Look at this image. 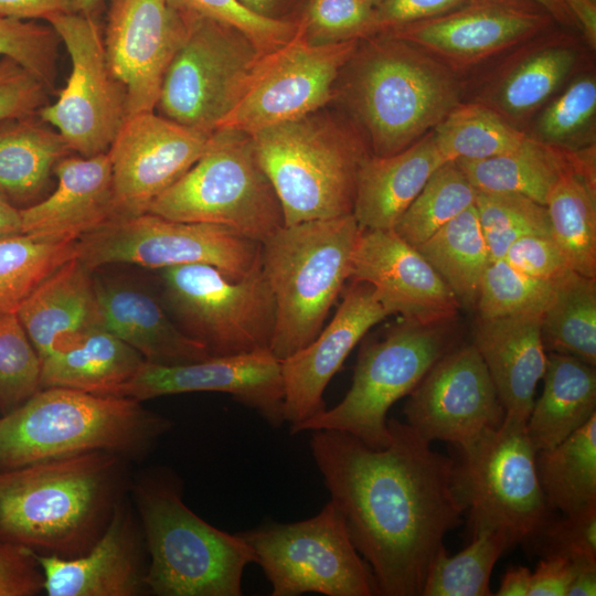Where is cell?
Here are the masks:
<instances>
[{
	"label": "cell",
	"instance_id": "12",
	"mask_svg": "<svg viewBox=\"0 0 596 596\" xmlns=\"http://www.w3.org/2000/svg\"><path fill=\"white\" fill-rule=\"evenodd\" d=\"M237 534L252 547L273 596L377 595L372 571L331 500L312 518L290 523L268 521Z\"/></svg>",
	"mask_w": 596,
	"mask_h": 596
},
{
	"label": "cell",
	"instance_id": "8",
	"mask_svg": "<svg viewBox=\"0 0 596 596\" xmlns=\"http://www.w3.org/2000/svg\"><path fill=\"white\" fill-rule=\"evenodd\" d=\"M359 64L352 100L376 156L398 152L458 105L459 87L438 63L390 36Z\"/></svg>",
	"mask_w": 596,
	"mask_h": 596
},
{
	"label": "cell",
	"instance_id": "5",
	"mask_svg": "<svg viewBox=\"0 0 596 596\" xmlns=\"http://www.w3.org/2000/svg\"><path fill=\"white\" fill-rule=\"evenodd\" d=\"M353 214L284 225L260 243V264L275 301L270 352L283 361L320 333L350 278L361 233Z\"/></svg>",
	"mask_w": 596,
	"mask_h": 596
},
{
	"label": "cell",
	"instance_id": "4",
	"mask_svg": "<svg viewBox=\"0 0 596 596\" xmlns=\"http://www.w3.org/2000/svg\"><path fill=\"white\" fill-rule=\"evenodd\" d=\"M134 496L149 565L147 592L158 596H241L252 547L205 522L182 498L181 480L161 469L142 477Z\"/></svg>",
	"mask_w": 596,
	"mask_h": 596
},
{
	"label": "cell",
	"instance_id": "47",
	"mask_svg": "<svg viewBox=\"0 0 596 596\" xmlns=\"http://www.w3.org/2000/svg\"><path fill=\"white\" fill-rule=\"evenodd\" d=\"M60 39L49 24L0 14V57H8L54 89Z\"/></svg>",
	"mask_w": 596,
	"mask_h": 596
},
{
	"label": "cell",
	"instance_id": "22",
	"mask_svg": "<svg viewBox=\"0 0 596 596\" xmlns=\"http://www.w3.org/2000/svg\"><path fill=\"white\" fill-rule=\"evenodd\" d=\"M390 316L374 288L353 280L331 321L316 339L281 362L284 418L292 433L323 411V393L364 334Z\"/></svg>",
	"mask_w": 596,
	"mask_h": 596
},
{
	"label": "cell",
	"instance_id": "31",
	"mask_svg": "<svg viewBox=\"0 0 596 596\" xmlns=\"http://www.w3.org/2000/svg\"><path fill=\"white\" fill-rule=\"evenodd\" d=\"M145 361L119 338L96 329L42 360L41 389L67 387L117 395Z\"/></svg>",
	"mask_w": 596,
	"mask_h": 596
},
{
	"label": "cell",
	"instance_id": "39",
	"mask_svg": "<svg viewBox=\"0 0 596 596\" xmlns=\"http://www.w3.org/2000/svg\"><path fill=\"white\" fill-rule=\"evenodd\" d=\"M433 132L447 161L496 157L515 149L526 137L498 113L478 104L457 105Z\"/></svg>",
	"mask_w": 596,
	"mask_h": 596
},
{
	"label": "cell",
	"instance_id": "58",
	"mask_svg": "<svg viewBox=\"0 0 596 596\" xmlns=\"http://www.w3.org/2000/svg\"><path fill=\"white\" fill-rule=\"evenodd\" d=\"M531 571L525 566H510L502 576L498 596H528Z\"/></svg>",
	"mask_w": 596,
	"mask_h": 596
},
{
	"label": "cell",
	"instance_id": "27",
	"mask_svg": "<svg viewBox=\"0 0 596 596\" xmlns=\"http://www.w3.org/2000/svg\"><path fill=\"white\" fill-rule=\"evenodd\" d=\"M542 315L478 318L473 342L496 386L505 415L528 421L547 352L541 334Z\"/></svg>",
	"mask_w": 596,
	"mask_h": 596
},
{
	"label": "cell",
	"instance_id": "6",
	"mask_svg": "<svg viewBox=\"0 0 596 596\" xmlns=\"http://www.w3.org/2000/svg\"><path fill=\"white\" fill-rule=\"evenodd\" d=\"M251 136L279 199L284 225L352 214L366 153L351 134L313 113Z\"/></svg>",
	"mask_w": 596,
	"mask_h": 596
},
{
	"label": "cell",
	"instance_id": "9",
	"mask_svg": "<svg viewBox=\"0 0 596 596\" xmlns=\"http://www.w3.org/2000/svg\"><path fill=\"white\" fill-rule=\"evenodd\" d=\"M447 324L404 320L383 338L364 343L343 400L310 417L291 434L334 429L351 434L372 448L385 447L390 441L389 409L455 347V334Z\"/></svg>",
	"mask_w": 596,
	"mask_h": 596
},
{
	"label": "cell",
	"instance_id": "61",
	"mask_svg": "<svg viewBox=\"0 0 596 596\" xmlns=\"http://www.w3.org/2000/svg\"><path fill=\"white\" fill-rule=\"evenodd\" d=\"M542 6L554 20L572 25L575 24L564 0H534Z\"/></svg>",
	"mask_w": 596,
	"mask_h": 596
},
{
	"label": "cell",
	"instance_id": "44",
	"mask_svg": "<svg viewBox=\"0 0 596 596\" xmlns=\"http://www.w3.org/2000/svg\"><path fill=\"white\" fill-rule=\"evenodd\" d=\"M575 61V52L566 46H551L532 54L502 82L499 105L510 115L532 111L562 84Z\"/></svg>",
	"mask_w": 596,
	"mask_h": 596
},
{
	"label": "cell",
	"instance_id": "52",
	"mask_svg": "<svg viewBox=\"0 0 596 596\" xmlns=\"http://www.w3.org/2000/svg\"><path fill=\"white\" fill-rule=\"evenodd\" d=\"M49 88L15 61L0 58V121L35 115L47 102Z\"/></svg>",
	"mask_w": 596,
	"mask_h": 596
},
{
	"label": "cell",
	"instance_id": "40",
	"mask_svg": "<svg viewBox=\"0 0 596 596\" xmlns=\"http://www.w3.org/2000/svg\"><path fill=\"white\" fill-rule=\"evenodd\" d=\"M477 190L456 161L437 168L394 226L414 247L475 203Z\"/></svg>",
	"mask_w": 596,
	"mask_h": 596
},
{
	"label": "cell",
	"instance_id": "1",
	"mask_svg": "<svg viewBox=\"0 0 596 596\" xmlns=\"http://www.w3.org/2000/svg\"><path fill=\"white\" fill-rule=\"evenodd\" d=\"M387 428L383 448L334 429L310 430L309 446L377 595L422 596L429 566L466 504L454 459L433 450L407 423L391 418Z\"/></svg>",
	"mask_w": 596,
	"mask_h": 596
},
{
	"label": "cell",
	"instance_id": "34",
	"mask_svg": "<svg viewBox=\"0 0 596 596\" xmlns=\"http://www.w3.org/2000/svg\"><path fill=\"white\" fill-rule=\"evenodd\" d=\"M70 152L61 135L36 114L1 120L0 193L12 203L32 200Z\"/></svg>",
	"mask_w": 596,
	"mask_h": 596
},
{
	"label": "cell",
	"instance_id": "42",
	"mask_svg": "<svg viewBox=\"0 0 596 596\" xmlns=\"http://www.w3.org/2000/svg\"><path fill=\"white\" fill-rule=\"evenodd\" d=\"M473 205L490 260L503 258L508 247L524 235H551L545 205L524 195L477 191Z\"/></svg>",
	"mask_w": 596,
	"mask_h": 596
},
{
	"label": "cell",
	"instance_id": "3",
	"mask_svg": "<svg viewBox=\"0 0 596 596\" xmlns=\"http://www.w3.org/2000/svg\"><path fill=\"white\" fill-rule=\"evenodd\" d=\"M171 426L130 397L41 389L0 418V472L95 450L141 457Z\"/></svg>",
	"mask_w": 596,
	"mask_h": 596
},
{
	"label": "cell",
	"instance_id": "36",
	"mask_svg": "<svg viewBox=\"0 0 596 596\" xmlns=\"http://www.w3.org/2000/svg\"><path fill=\"white\" fill-rule=\"evenodd\" d=\"M418 252L435 268L460 306L476 307L489 253L472 204L419 244Z\"/></svg>",
	"mask_w": 596,
	"mask_h": 596
},
{
	"label": "cell",
	"instance_id": "60",
	"mask_svg": "<svg viewBox=\"0 0 596 596\" xmlns=\"http://www.w3.org/2000/svg\"><path fill=\"white\" fill-rule=\"evenodd\" d=\"M21 233L20 209L0 193V236Z\"/></svg>",
	"mask_w": 596,
	"mask_h": 596
},
{
	"label": "cell",
	"instance_id": "50",
	"mask_svg": "<svg viewBox=\"0 0 596 596\" xmlns=\"http://www.w3.org/2000/svg\"><path fill=\"white\" fill-rule=\"evenodd\" d=\"M595 111V78L581 77L541 115L536 126L538 139L560 147L582 131L590 123Z\"/></svg>",
	"mask_w": 596,
	"mask_h": 596
},
{
	"label": "cell",
	"instance_id": "45",
	"mask_svg": "<svg viewBox=\"0 0 596 596\" xmlns=\"http://www.w3.org/2000/svg\"><path fill=\"white\" fill-rule=\"evenodd\" d=\"M42 360L15 312L0 316V411H13L41 390Z\"/></svg>",
	"mask_w": 596,
	"mask_h": 596
},
{
	"label": "cell",
	"instance_id": "21",
	"mask_svg": "<svg viewBox=\"0 0 596 596\" xmlns=\"http://www.w3.org/2000/svg\"><path fill=\"white\" fill-rule=\"evenodd\" d=\"M349 279L370 284L390 316L421 324L450 323L461 307L428 260L394 230H361Z\"/></svg>",
	"mask_w": 596,
	"mask_h": 596
},
{
	"label": "cell",
	"instance_id": "57",
	"mask_svg": "<svg viewBox=\"0 0 596 596\" xmlns=\"http://www.w3.org/2000/svg\"><path fill=\"white\" fill-rule=\"evenodd\" d=\"M575 25L581 28L589 44H596V4L595 0H564Z\"/></svg>",
	"mask_w": 596,
	"mask_h": 596
},
{
	"label": "cell",
	"instance_id": "48",
	"mask_svg": "<svg viewBox=\"0 0 596 596\" xmlns=\"http://www.w3.org/2000/svg\"><path fill=\"white\" fill-rule=\"evenodd\" d=\"M525 542L541 557L562 556L577 566L596 565V505L572 514L552 513Z\"/></svg>",
	"mask_w": 596,
	"mask_h": 596
},
{
	"label": "cell",
	"instance_id": "37",
	"mask_svg": "<svg viewBox=\"0 0 596 596\" xmlns=\"http://www.w3.org/2000/svg\"><path fill=\"white\" fill-rule=\"evenodd\" d=\"M541 334L546 352L596 365V278L573 270L554 283L553 297L542 313Z\"/></svg>",
	"mask_w": 596,
	"mask_h": 596
},
{
	"label": "cell",
	"instance_id": "16",
	"mask_svg": "<svg viewBox=\"0 0 596 596\" xmlns=\"http://www.w3.org/2000/svg\"><path fill=\"white\" fill-rule=\"evenodd\" d=\"M358 40L311 44L299 30L285 45L263 55L232 111L217 129L253 135L316 113L333 96V84Z\"/></svg>",
	"mask_w": 596,
	"mask_h": 596
},
{
	"label": "cell",
	"instance_id": "49",
	"mask_svg": "<svg viewBox=\"0 0 596 596\" xmlns=\"http://www.w3.org/2000/svg\"><path fill=\"white\" fill-rule=\"evenodd\" d=\"M374 4L369 0H310L302 38L311 44L359 40L372 33Z\"/></svg>",
	"mask_w": 596,
	"mask_h": 596
},
{
	"label": "cell",
	"instance_id": "64",
	"mask_svg": "<svg viewBox=\"0 0 596 596\" xmlns=\"http://www.w3.org/2000/svg\"><path fill=\"white\" fill-rule=\"evenodd\" d=\"M369 1L375 6L380 0H369Z\"/></svg>",
	"mask_w": 596,
	"mask_h": 596
},
{
	"label": "cell",
	"instance_id": "38",
	"mask_svg": "<svg viewBox=\"0 0 596 596\" xmlns=\"http://www.w3.org/2000/svg\"><path fill=\"white\" fill-rule=\"evenodd\" d=\"M76 257V241L30 234L0 236V316L18 311L52 273Z\"/></svg>",
	"mask_w": 596,
	"mask_h": 596
},
{
	"label": "cell",
	"instance_id": "14",
	"mask_svg": "<svg viewBox=\"0 0 596 596\" xmlns=\"http://www.w3.org/2000/svg\"><path fill=\"white\" fill-rule=\"evenodd\" d=\"M76 257L93 272L111 264L155 269L206 264L236 280L259 262L260 243L222 225L143 213L113 220L81 236Z\"/></svg>",
	"mask_w": 596,
	"mask_h": 596
},
{
	"label": "cell",
	"instance_id": "13",
	"mask_svg": "<svg viewBox=\"0 0 596 596\" xmlns=\"http://www.w3.org/2000/svg\"><path fill=\"white\" fill-rule=\"evenodd\" d=\"M185 14L187 34L166 72L157 107L162 116L210 135L235 107L265 54L231 25Z\"/></svg>",
	"mask_w": 596,
	"mask_h": 596
},
{
	"label": "cell",
	"instance_id": "17",
	"mask_svg": "<svg viewBox=\"0 0 596 596\" xmlns=\"http://www.w3.org/2000/svg\"><path fill=\"white\" fill-rule=\"evenodd\" d=\"M406 423L426 441L461 447L497 428L505 412L476 347H454L408 394Z\"/></svg>",
	"mask_w": 596,
	"mask_h": 596
},
{
	"label": "cell",
	"instance_id": "15",
	"mask_svg": "<svg viewBox=\"0 0 596 596\" xmlns=\"http://www.w3.org/2000/svg\"><path fill=\"white\" fill-rule=\"evenodd\" d=\"M49 24L71 60L66 85L54 103L36 113L54 128L71 151L92 157L108 151L126 116V92L113 74L93 15L61 14Z\"/></svg>",
	"mask_w": 596,
	"mask_h": 596
},
{
	"label": "cell",
	"instance_id": "18",
	"mask_svg": "<svg viewBox=\"0 0 596 596\" xmlns=\"http://www.w3.org/2000/svg\"><path fill=\"white\" fill-rule=\"evenodd\" d=\"M210 135L155 111L126 116L107 151L115 220L147 213L151 203L199 160Z\"/></svg>",
	"mask_w": 596,
	"mask_h": 596
},
{
	"label": "cell",
	"instance_id": "24",
	"mask_svg": "<svg viewBox=\"0 0 596 596\" xmlns=\"http://www.w3.org/2000/svg\"><path fill=\"white\" fill-rule=\"evenodd\" d=\"M120 500L97 541L83 554L36 553L50 596H135L147 592L141 541Z\"/></svg>",
	"mask_w": 596,
	"mask_h": 596
},
{
	"label": "cell",
	"instance_id": "54",
	"mask_svg": "<svg viewBox=\"0 0 596 596\" xmlns=\"http://www.w3.org/2000/svg\"><path fill=\"white\" fill-rule=\"evenodd\" d=\"M467 0H380L374 6L372 33L435 18Z\"/></svg>",
	"mask_w": 596,
	"mask_h": 596
},
{
	"label": "cell",
	"instance_id": "28",
	"mask_svg": "<svg viewBox=\"0 0 596 596\" xmlns=\"http://www.w3.org/2000/svg\"><path fill=\"white\" fill-rule=\"evenodd\" d=\"M17 316L41 360L102 329L94 272L74 257L45 278Z\"/></svg>",
	"mask_w": 596,
	"mask_h": 596
},
{
	"label": "cell",
	"instance_id": "11",
	"mask_svg": "<svg viewBox=\"0 0 596 596\" xmlns=\"http://www.w3.org/2000/svg\"><path fill=\"white\" fill-rule=\"evenodd\" d=\"M159 270L161 301L174 323L211 356L269 350L275 301L262 268L232 279L206 264Z\"/></svg>",
	"mask_w": 596,
	"mask_h": 596
},
{
	"label": "cell",
	"instance_id": "20",
	"mask_svg": "<svg viewBox=\"0 0 596 596\" xmlns=\"http://www.w3.org/2000/svg\"><path fill=\"white\" fill-rule=\"evenodd\" d=\"M191 392L226 393L269 426L285 423L281 362L268 349L178 365L145 361L116 396L141 402Z\"/></svg>",
	"mask_w": 596,
	"mask_h": 596
},
{
	"label": "cell",
	"instance_id": "55",
	"mask_svg": "<svg viewBox=\"0 0 596 596\" xmlns=\"http://www.w3.org/2000/svg\"><path fill=\"white\" fill-rule=\"evenodd\" d=\"M578 566L562 556L541 557L531 573L528 596H566Z\"/></svg>",
	"mask_w": 596,
	"mask_h": 596
},
{
	"label": "cell",
	"instance_id": "59",
	"mask_svg": "<svg viewBox=\"0 0 596 596\" xmlns=\"http://www.w3.org/2000/svg\"><path fill=\"white\" fill-rule=\"evenodd\" d=\"M596 595V565L578 566L566 596Z\"/></svg>",
	"mask_w": 596,
	"mask_h": 596
},
{
	"label": "cell",
	"instance_id": "30",
	"mask_svg": "<svg viewBox=\"0 0 596 596\" xmlns=\"http://www.w3.org/2000/svg\"><path fill=\"white\" fill-rule=\"evenodd\" d=\"M543 391L526 421L536 449L551 448L596 415L595 366L570 354L549 352Z\"/></svg>",
	"mask_w": 596,
	"mask_h": 596
},
{
	"label": "cell",
	"instance_id": "51",
	"mask_svg": "<svg viewBox=\"0 0 596 596\" xmlns=\"http://www.w3.org/2000/svg\"><path fill=\"white\" fill-rule=\"evenodd\" d=\"M503 258L518 270L549 283H556L573 272L551 235H524L508 247Z\"/></svg>",
	"mask_w": 596,
	"mask_h": 596
},
{
	"label": "cell",
	"instance_id": "29",
	"mask_svg": "<svg viewBox=\"0 0 596 596\" xmlns=\"http://www.w3.org/2000/svg\"><path fill=\"white\" fill-rule=\"evenodd\" d=\"M447 160L433 130L389 156H365L356 175L353 216L363 230H393L433 172Z\"/></svg>",
	"mask_w": 596,
	"mask_h": 596
},
{
	"label": "cell",
	"instance_id": "62",
	"mask_svg": "<svg viewBox=\"0 0 596 596\" xmlns=\"http://www.w3.org/2000/svg\"><path fill=\"white\" fill-rule=\"evenodd\" d=\"M248 10L267 18H275V9L279 0H238ZM277 19V18H275Z\"/></svg>",
	"mask_w": 596,
	"mask_h": 596
},
{
	"label": "cell",
	"instance_id": "35",
	"mask_svg": "<svg viewBox=\"0 0 596 596\" xmlns=\"http://www.w3.org/2000/svg\"><path fill=\"white\" fill-rule=\"evenodd\" d=\"M539 480L551 510L564 514L596 505V415L557 445L536 451Z\"/></svg>",
	"mask_w": 596,
	"mask_h": 596
},
{
	"label": "cell",
	"instance_id": "56",
	"mask_svg": "<svg viewBox=\"0 0 596 596\" xmlns=\"http://www.w3.org/2000/svg\"><path fill=\"white\" fill-rule=\"evenodd\" d=\"M77 13L75 0H0V14L19 20H45Z\"/></svg>",
	"mask_w": 596,
	"mask_h": 596
},
{
	"label": "cell",
	"instance_id": "46",
	"mask_svg": "<svg viewBox=\"0 0 596 596\" xmlns=\"http://www.w3.org/2000/svg\"><path fill=\"white\" fill-rule=\"evenodd\" d=\"M175 9L219 21L244 33L263 53L268 54L289 42L298 24L259 15L238 0H168Z\"/></svg>",
	"mask_w": 596,
	"mask_h": 596
},
{
	"label": "cell",
	"instance_id": "32",
	"mask_svg": "<svg viewBox=\"0 0 596 596\" xmlns=\"http://www.w3.org/2000/svg\"><path fill=\"white\" fill-rule=\"evenodd\" d=\"M578 153L525 137L513 150L482 160H457L478 192L524 195L542 205Z\"/></svg>",
	"mask_w": 596,
	"mask_h": 596
},
{
	"label": "cell",
	"instance_id": "7",
	"mask_svg": "<svg viewBox=\"0 0 596 596\" xmlns=\"http://www.w3.org/2000/svg\"><path fill=\"white\" fill-rule=\"evenodd\" d=\"M147 213L222 225L259 243L284 226L279 199L258 162L252 136L232 128L213 131L199 160Z\"/></svg>",
	"mask_w": 596,
	"mask_h": 596
},
{
	"label": "cell",
	"instance_id": "23",
	"mask_svg": "<svg viewBox=\"0 0 596 596\" xmlns=\"http://www.w3.org/2000/svg\"><path fill=\"white\" fill-rule=\"evenodd\" d=\"M552 19L534 0H467L438 17L392 29L390 36L469 61L536 34Z\"/></svg>",
	"mask_w": 596,
	"mask_h": 596
},
{
	"label": "cell",
	"instance_id": "25",
	"mask_svg": "<svg viewBox=\"0 0 596 596\" xmlns=\"http://www.w3.org/2000/svg\"><path fill=\"white\" fill-rule=\"evenodd\" d=\"M53 172L56 189L46 199L20 209L23 234L77 241L116 219L107 152L65 156Z\"/></svg>",
	"mask_w": 596,
	"mask_h": 596
},
{
	"label": "cell",
	"instance_id": "53",
	"mask_svg": "<svg viewBox=\"0 0 596 596\" xmlns=\"http://www.w3.org/2000/svg\"><path fill=\"white\" fill-rule=\"evenodd\" d=\"M44 590V575L32 549L0 542V596H33Z\"/></svg>",
	"mask_w": 596,
	"mask_h": 596
},
{
	"label": "cell",
	"instance_id": "10",
	"mask_svg": "<svg viewBox=\"0 0 596 596\" xmlns=\"http://www.w3.org/2000/svg\"><path fill=\"white\" fill-rule=\"evenodd\" d=\"M459 448L456 481L472 535L493 531L512 546L525 542L553 513L538 471L526 422H503Z\"/></svg>",
	"mask_w": 596,
	"mask_h": 596
},
{
	"label": "cell",
	"instance_id": "33",
	"mask_svg": "<svg viewBox=\"0 0 596 596\" xmlns=\"http://www.w3.org/2000/svg\"><path fill=\"white\" fill-rule=\"evenodd\" d=\"M545 207L551 235L572 269L596 278L595 164L590 156L577 155L551 190Z\"/></svg>",
	"mask_w": 596,
	"mask_h": 596
},
{
	"label": "cell",
	"instance_id": "41",
	"mask_svg": "<svg viewBox=\"0 0 596 596\" xmlns=\"http://www.w3.org/2000/svg\"><path fill=\"white\" fill-rule=\"evenodd\" d=\"M508 549V540L493 531L472 535L470 544L453 556L443 547L429 566L422 596L492 595L490 576Z\"/></svg>",
	"mask_w": 596,
	"mask_h": 596
},
{
	"label": "cell",
	"instance_id": "63",
	"mask_svg": "<svg viewBox=\"0 0 596 596\" xmlns=\"http://www.w3.org/2000/svg\"><path fill=\"white\" fill-rule=\"evenodd\" d=\"M99 0H75L76 12L87 15H93Z\"/></svg>",
	"mask_w": 596,
	"mask_h": 596
},
{
	"label": "cell",
	"instance_id": "19",
	"mask_svg": "<svg viewBox=\"0 0 596 596\" xmlns=\"http://www.w3.org/2000/svg\"><path fill=\"white\" fill-rule=\"evenodd\" d=\"M187 30V14L168 0H109L104 45L109 67L125 87L127 116L155 111Z\"/></svg>",
	"mask_w": 596,
	"mask_h": 596
},
{
	"label": "cell",
	"instance_id": "2",
	"mask_svg": "<svg viewBox=\"0 0 596 596\" xmlns=\"http://www.w3.org/2000/svg\"><path fill=\"white\" fill-rule=\"evenodd\" d=\"M126 458L79 453L0 472V542L63 557L85 553L121 500Z\"/></svg>",
	"mask_w": 596,
	"mask_h": 596
},
{
	"label": "cell",
	"instance_id": "43",
	"mask_svg": "<svg viewBox=\"0 0 596 596\" xmlns=\"http://www.w3.org/2000/svg\"><path fill=\"white\" fill-rule=\"evenodd\" d=\"M554 292V283L533 278L504 258L489 260L479 285L475 309L478 318L542 315Z\"/></svg>",
	"mask_w": 596,
	"mask_h": 596
},
{
	"label": "cell",
	"instance_id": "26",
	"mask_svg": "<svg viewBox=\"0 0 596 596\" xmlns=\"http://www.w3.org/2000/svg\"><path fill=\"white\" fill-rule=\"evenodd\" d=\"M102 329L153 364L178 365L211 356L174 323L161 299L141 287L94 276Z\"/></svg>",
	"mask_w": 596,
	"mask_h": 596
}]
</instances>
